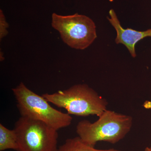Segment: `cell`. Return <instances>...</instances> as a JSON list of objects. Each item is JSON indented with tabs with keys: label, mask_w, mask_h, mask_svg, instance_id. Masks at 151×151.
Wrapping results in <instances>:
<instances>
[{
	"label": "cell",
	"mask_w": 151,
	"mask_h": 151,
	"mask_svg": "<svg viewBox=\"0 0 151 151\" xmlns=\"http://www.w3.org/2000/svg\"><path fill=\"white\" fill-rule=\"evenodd\" d=\"M98 117L93 123L83 120L76 126L78 137L91 147L99 142L118 143L127 136L133 125L132 116L107 109Z\"/></svg>",
	"instance_id": "obj_1"
},
{
	"label": "cell",
	"mask_w": 151,
	"mask_h": 151,
	"mask_svg": "<svg viewBox=\"0 0 151 151\" xmlns=\"http://www.w3.org/2000/svg\"><path fill=\"white\" fill-rule=\"evenodd\" d=\"M42 95L50 103L76 116L99 117L108 105L106 99L86 84H76L65 90Z\"/></svg>",
	"instance_id": "obj_2"
},
{
	"label": "cell",
	"mask_w": 151,
	"mask_h": 151,
	"mask_svg": "<svg viewBox=\"0 0 151 151\" xmlns=\"http://www.w3.org/2000/svg\"><path fill=\"white\" fill-rule=\"evenodd\" d=\"M12 90L21 116L43 122L58 131L71 124L70 115L52 108L42 95L35 93L23 82Z\"/></svg>",
	"instance_id": "obj_3"
},
{
	"label": "cell",
	"mask_w": 151,
	"mask_h": 151,
	"mask_svg": "<svg viewBox=\"0 0 151 151\" xmlns=\"http://www.w3.org/2000/svg\"><path fill=\"white\" fill-rule=\"evenodd\" d=\"M16 151H56L58 130L38 120L21 116L14 125Z\"/></svg>",
	"instance_id": "obj_4"
},
{
	"label": "cell",
	"mask_w": 151,
	"mask_h": 151,
	"mask_svg": "<svg viewBox=\"0 0 151 151\" xmlns=\"http://www.w3.org/2000/svg\"><path fill=\"white\" fill-rule=\"evenodd\" d=\"M51 24L60 33L64 43L76 49H85L97 37L94 21L84 15L62 16L54 13Z\"/></svg>",
	"instance_id": "obj_5"
},
{
	"label": "cell",
	"mask_w": 151,
	"mask_h": 151,
	"mask_svg": "<svg viewBox=\"0 0 151 151\" xmlns=\"http://www.w3.org/2000/svg\"><path fill=\"white\" fill-rule=\"evenodd\" d=\"M110 18L108 21L117 33L115 41L116 44H122L127 47L132 57L137 56L135 45L138 42L147 37H151V29L144 31H138L131 28L124 29L121 25L117 15L113 9L109 11Z\"/></svg>",
	"instance_id": "obj_6"
},
{
	"label": "cell",
	"mask_w": 151,
	"mask_h": 151,
	"mask_svg": "<svg viewBox=\"0 0 151 151\" xmlns=\"http://www.w3.org/2000/svg\"><path fill=\"white\" fill-rule=\"evenodd\" d=\"M17 139L14 130H10L0 124V151L7 150L17 151Z\"/></svg>",
	"instance_id": "obj_7"
},
{
	"label": "cell",
	"mask_w": 151,
	"mask_h": 151,
	"mask_svg": "<svg viewBox=\"0 0 151 151\" xmlns=\"http://www.w3.org/2000/svg\"><path fill=\"white\" fill-rule=\"evenodd\" d=\"M94 147L88 145L79 137L67 139L56 151H97Z\"/></svg>",
	"instance_id": "obj_8"
},
{
	"label": "cell",
	"mask_w": 151,
	"mask_h": 151,
	"mask_svg": "<svg viewBox=\"0 0 151 151\" xmlns=\"http://www.w3.org/2000/svg\"><path fill=\"white\" fill-rule=\"evenodd\" d=\"M9 24L2 10H0V39L1 40L8 34Z\"/></svg>",
	"instance_id": "obj_9"
},
{
	"label": "cell",
	"mask_w": 151,
	"mask_h": 151,
	"mask_svg": "<svg viewBox=\"0 0 151 151\" xmlns=\"http://www.w3.org/2000/svg\"><path fill=\"white\" fill-rule=\"evenodd\" d=\"M144 151H151V146L146 147Z\"/></svg>",
	"instance_id": "obj_10"
}]
</instances>
